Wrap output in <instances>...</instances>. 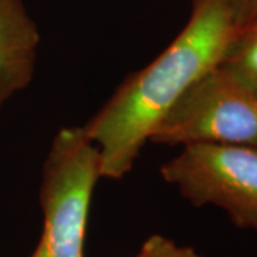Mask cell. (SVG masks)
Wrapping results in <instances>:
<instances>
[{"label":"cell","mask_w":257,"mask_h":257,"mask_svg":"<svg viewBox=\"0 0 257 257\" xmlns=\"http://www.w3.org/2000/svg\"><path fill=\"white\" fill-rule=\"evenodd\" d=\"M239 29L231 0H193L190 18L173 42L121 83L83 126L99 149L101 177L117 180L127 175L166 114L224 60Z\"/></svg>","instance_id":"6da1fadb"},{"label":"cell","mask_w":257,"mask_h":257,"mask_svg":"<svg viewBox=\"0 0 257 257\" xmlns=\"http://www.w3.org/2000/svg\"><path fill=\"white\" fill-rule=\"evenodd\" d=\"M39 46L40 32L23 0H0V110L30 84Z\"/></svg>","instance_id":"5b68a950"},{"label":"cell","mask_w":257,"mask_h":257,"mask_svg":"<svg viewBox=\"0 0 257 257\" xmlns=\"http://www.w3.org/2000/svg\"><path fill=\"white\" fill-rule=\"evenodd\" d=\"M136 257H203L190 246L177 244L172 239L153 234L143 243Z\"/></svg>","instance_id":"52a82bcc"},{"label":"cell","mask_w":257,"mask_h":257,"mask_svg":"<svg viewBox=\"0 0 257 257\" xmlns=\"http://www.w3.org/2000/svg\"><path fill=\"white\" fill-rule=\"evenodd\" d=\"M150 142L257 147V82L220 63L184 93Z\"/></svg>","instance_id":"3957f363"},{"label":"cell","mask_w":257,"mask_h":257,"mask_svg":"<svg viewBox=\"0 0 257 257\" xmlns=\"http://www.w3.org/2000/svg\"><path fill=\"white\" fill-rule=\"evenodd\" d=\"M237 13L240 28L257 16V0H231Z\"/></svg>","instance_id":"ba28073f"},{"label":"cell","mask_w":257,"mask_h":257,"mask_svg":"<svg viewBox=\"0 0 257 257\" xmlns=\"http://www.w3.org/2000/svg\"><path fill=\"white\" fill-rule=\"evenodd\" d=\"M100 175L99 149L83 126L56 133L43 166V230L30 257H84L92 197Z\"/></svg>","instance_id":"7a4b0ae2"},{"label":"cell","mask_w":257,"mask_h":257,"mask_svg":"<svg viewBox=\"0 0 257 257\" xmlns=\"http://www.w3.org/2000/svg\"><path fill=\"white\" fill-rule=\"evenodd\" d=\"M221 63L257 82V16L239 29Z\"/></svg>","instance_id":"8992f818"},{"label":"cell","mask_w":257,"mask_h":257,"mask_svg":"<svg viewBox=\"0 0 257 257\" xmlns=\"http://www.w3.org/2000/svg\"><path fill=\"white\" fill-rule=\"evenodd\" d=\"M194 206H216L237 227L257 231V147L194 143L160 167Z\"/></svg>","instance_id":"277c9868"}]
</instances>
